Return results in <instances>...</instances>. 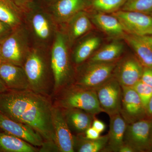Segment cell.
<instances>
[{
	"label": "cell",
	"mask_w": 152,
	"mask_h": 152,
	"mask_svg": "<svg viewBox=\"0 0 152 152\" xmlns=\"http://www.w3.org/2000/svg\"><path fill=\"white\" fill-rule=\"evenodd\" d=\"M47 96L30 89L7 90L0 93V113L32 128L45 141L56 143L52 121L53 106Z\"/></svg>",
	"instance_id": "1"
},
{
	"label": "cell",
	"mask_w": 152,
	"mask_h": 152,
	"mask_svg": "<svg viewBox=\"0 0 152 152\" xmlns=\"http://www.w3.org/2000/svg\"><path fill=\"white\" fill-rule=\"evenodd\" d=\"M66 34L57 31L52 46L50 66L53 77V90L59 91L67 86L71 76V67Z\"/></svg>",
	"instance_id": "2"
},
{
	"label": "cell",
	"mask_w": 152,
	"mask_h": 152,
	"mask_svg": "<svg viewBox=\"0 0 152 152\" xmlns=\"http://www.w3.org/2000/svg\"><path fill=\"white\" fill-rule=\"evenodd\" d=\"M27 21L37 42L42 45L48 43L57 32V23L49 12L32 1L23 10Z\"/></svg>",
	"instance_id": "3"
},
{
	"label": "cell",
	"mask_w": 152,
	"mask_h": 152,
	"mask_svg": "<svg viewBox=\"0 0 152 152\" xmlns=\"http://www.w3.org/2000/svg\"><path fill=\"white\" fill-rule=\"evenodd\" d=\"M68 86L63 89L57 107L62 109H80L95 116L104 112L98 101L96 90L75 85Z\"/></svg>",
	"instance_id": "4"
},
{
	"label": "cell",
	"mask_w": 152,
	"mask_h": 152,
	"mask_svg": "<svg viewBox=\"0 0 152 152\" xmlns=\"http://www.w3.org/2000/svg\"><path fill=\"white\" fill-rule=\"evenodd\" d=\"M23 67L27 77L29 89L47 96L50 88L48 68L46 59L40 49H30Z\"/></svg>",
	"instance_id": "5"
},
{
	"label": "cell",
	"mask_w": 152,
	"mask_h": 152,
	"mask_svg": "<svg viewBox=\"0 0 152 152\" xmlns=\"http://www.w3.org/2000/svg\"><path fill=\"white\" fill-rule=\"evenodd\" d=\"M28 32L23 24L0 43L3 61L23 66L30 50Z\"/></svg>",
	"instance_id": "6"
},
{
	"label": "cell",
	"mask_w": 152,
	"mask_h": 152,
	"mask_svg": "<svg viewBox=\"0 0 152 152\" xmlns=\"http://www.w3.org/2000/svg\"><path fill=\"white\" fill-rule=\"evenodd\" d=\"M117 61L110 62H89L80 72L74 85L96 90L113 75Z\"/></svg>",
	"instance_id": "7"
},
{
	"label": "cell",
	"mask_w": 152,
	"mask_h": 152,
	"mask_svg": "<svg viewBox=\"0 0 152 152\" xmlns=\"http://www.w3.org/2000/svg\"><path fill=\"white\" fill-rule=\"evenodd\" d=\"M124 142L134 152H152V119L127 124Z\"/></svg>",
	"instance_id": "8"
},
{
	"label": "cell",
	"mask_w": 152,
	"mask_h": 152,
	"mask_svg": "<svg viewBox=\"0 0 152 152\" xmlns=\"http://www.w3.org/2000/svg\"><path fill=\"white\" fill-rule=\"evenodd\" d=\"M98 101L104 112L109 115L120 113L122 87L114 75L96 89Z\"/></svg>",
	"instance_id": "9"
},
{
	"label": "cell",
	"mask_w": 152,
	"mask_h": 152,
	"mask_svg": "<svg viewBox=\"0 0 152 152\" xmlns=\"http://www.w3.org/2000/svg\"><path fill=\"white\" fill-rule=\"evenodd\" d=\"M119 21L126 34L152 35V16L142 13L119 10L112 14Z\"/></svg>",
	"instance_id": "10"
},
{
	"label": "cell",
	"mask_w": 152,
	"mask_h": 152,
	"mask_svg": "<svg viewBox=\"0 0 152 152\" xmlns=\"http://www.w3.org/2000/svg\"><path fill=\"white\" fill-rule=\"evenodd\" d=\"M122 87L120 113L127 124L148 118L146 109L132 87Z\"/></svg>",
	"instance_id": "11"
},
{
	"label": "cell",
	"mask_w": 152,
	"mask_h": 152,
	"mask_svg": "<svg viewBox=\"0 0 152 152\" xmlns=\"http://www.w3.org/2000/svg\"><path fill=\"white\" fill-rule=\"evenodd\" d=\"M52 116L56 142L59 151L75 152V136L68 126L63 110L57 106H53Z\"/></svg>",
	"instance_id": "12"
},
{
	"label": "cell",
	"mask_w": 152,
	"mask_h": 152,
	"mask_svg": "<svg viewBox=\"0 0 152 152\" xmlns=\"http://www.w3.org/2000/svg\"><path fill=\"white\" fill-rule=\"evenodd\" d=\"M91 0H55L50 4L49 12L57 24H66L76 14L90 7Z\"/></svg>",
	"instance_id": "13"
},
{
	"label": "cell",
	"mask_w": 152,
	"mask_h": 152,
	"mask_svg": "<svg viewBox=\"0 0 152 152\" xmlns=\"http://www.w3.org/2000/svg\"><path fill=\"white\" fill-rule=\"evenodd\" d=\"M143 68L136 56H129L117 63L113 75L121 86L133 87L140 80Z\"/></svg>",
	"instance_id": "14"
},
{
	"label": "cell",
	"mask_w": 152,
	"mask_h": 152,
	"mask_svg": "<svg viewBox=\"0 0 152 152\" xmlns=\"http://www.w3.org/2000/svg\"><path fill=\"white\" fill-rule=\"evenodd\" d=\"M0 129L36 147L42 145L44 141L42 136L29 126L18 122L0 113Z\"/></svg>",
	"instance_id": "15"
},
{
	"label": "cell",
	"mask_w": 152,
	"mask_h": 152,
	"mask_svg": "<svg viewBox=\"0 0 152 152\" xmlns=\"http://www.w3.org/2000/svg\"><path fill=\"white\" fill-rule=\"evenodd\" d=\"M0 78L8 89H29L27 77L23 66L2 61L0 64Z\"/></svg>",
	"instance_id": "16"
},
{
	"label": "cell",
	"mask_w": 152,
	"mask_h": 152,
	"mask_svg": "<svg viewBox=\"0 0 152 152\" xmlns=\"http://www.w3.org/2000/svg\"><path fill=\"white\" fill-rule=\"evenodd\" d=\"M123 39L132 49L143 66H152L151 35H134L126 33Z\"/></svg>",
	"instance_id": "17"
},
{
	"label": "cell",
	"mask_w": 152,
	"mask_h": 152,
	"mask_svg": "<svg viewBox=\"0 0 152 152\" xmlns=\"http://www.w3.org/2000/svg\"><path fill=\"white\" fill-rule=\"evenodd\" d=\"M110 130L105 151L118 152L124 144V138L127 123L120 113L110 116Z\"/></svg>",
	"instance_id": "18"
},
{
	"label": "cell",
	"mask_w": 152,
	"mask_h": 152,
	"mask_svg": "<svg viewBox=\"0 0 152 152\" xmlns=\"http://www.w3.org/2000/svg\"><path fill=\"white\" fill-rule=\"evenodd\" d=\"M66 34L68 42L72 43L87 34L92 28L91 20L86 10L81 11L67 23Z\"/></svg>",
	"instance_id": "19"
},
{
	"label": "cell",
	"mask_w": 152,
	"mask_h": 152,
	"mask_svg": "<svg viewBox=\"0 0 152 152\" xmlns=\"http://www.w3.org/2000/svg\"><path fill=\"white\" fill-rule=\"evenodd\" d=\"M91 20L99 29L109 37L123 39L126 34L119 21L113 15L97 12L92 16Z\"/></svg>",
	"instance_id": "20"
},
{
	"label": "cell",
	"mask_w": 152,
	"mask_h": 152,
	"mask_svg": "<svg viewBox=\"0 0 152 152\" xmlns=\"http://www.w3.org/2000/svg\"><path fill=\"white\" fill-rule=\"evenodd\" d=\"M69 127L78 134L91 126L95 115L78 109H62Z\"/></svg>",
	"instance_id": "21"
},
{
	"label": "cell",
	"mask_w": 152,
	"mask_h": 152,
	"mask_svg": "<svg viewBox=\"0 0 152 152\" xmlns=\"http://www.w3.org/2000/svg\"><path fill=\"white\" fill-rule=\"evenodd\" d=\"M36 147L10 134L0 133V152H37Z\"/></svg>",
	"instance_id": "22"
},
{
	"label": "cell",
	"mask_w": 152,
	"mask_h": 152,
	"mask_svg": "<svg viewBox=\"0 0 152 152\" xmlns=\"http://www.w3.org/2000/svg\"><path fill=\"white\" fill-rule=\"evenodd\" d=\"M22 9L11 0H0V20L14 29L22 23Z\"/></svg>",
	"instance_id": "23"
},
{
	"label": "cell",
	"mask_w": 152,
	"mask_h": 152,
	"mask_svg": "<svg viewBox=\"0 0 152 152\" xmlns=\"http://www.w3.org/2000/svg\"><path fill=\"white\" fill-rule=\"evenodd\" d=\"M124 45L119 41L110 43L97 51L91 56L89 62H110L117 61L122 53Z\"/></svg>",
	"instance_id": "24"
},
{
	"label": "cell",
	"mask_w": 152,
	"mask_h": 152,
	"mask_svg": "<svg viewBox=\"0 0 152 152\" xmlns=\"http://www.w3.org/2000/svg\"><path fill=\"white\" fill-rule=\"evenodd\" d=\"M101 43L99 37L93 36L83 40L76 47L73 55L74 62L80 64L90 58Z\"/></svg>",
	"instance_id": "25"
},
{
	"label": "cell",
	"mask_w": 152,
	"mask_h": 152,
	"mask_svg": "<svg viewBox=\"0 0 152 152\" xmlns=\"http://www.w3.org/2000/svg\"><path fill=\"white\" fill-rule=\"evenodd\" d=\"M108 135L100 137L95 140L86 138L82 134L75 136V151L98 152L104 149L108 142Z\"/></svg>",
	"instance_id": "26"
},
{
	"label": "cell",
	"mask_w": 152,
	"mask_h": 152,
	"mask_svg": "<svg viewBox=\"0 0 152 152\" xmlns=\"http://www.w3.org/2000/svg\"><path fill=\"white\" fill-rule=\"evenodd\" d=\"M127 0H91L90 7L98 12L114 13L121 10Z\"/></svg>",
	"instance_id": "27"
},
{
	"label": "cell",
	"mask_w": 152,
	"mask_h": 152,
	"mask_svg": "<svg viewBox=\"0 0 152 152\" xmlns=\"http://www.w3.org/2000/svg\"><path fill=\"white\" fill-rule=\"evenodd\" d=\"M121 10L151 15L152 13V0H127Z\"/></svg>",
	"instance_id": "28"
},
{
	"label": "cell",
	"mask_w": 152,
	"mask_h": 152,
	"mask_svg": "<svg viewBox=\"0 0 152 152\" xmlns=\"http://www.w3.org/2000/svg\"><path fill=\"white\" fill-rule=\"evenodd\" d=\"M132 88L139 95L146 109L148 102L152 96V87L140 80Z\"/></svg>",
	"instance_id": "29"
},
{
	"label": "cell",
	"mask_w": 152,
	"mask_h": 152,
	"mask_svg": "<svg viewBox=\"0 0 152 152\" xmlns=\"http://www.w3.org/2000/svg\"><path fill=\"white\" fill-rule=\"evenodd\" d=\"M14 29L8 24L0 20V43L9 37Z\"/></svg>",
	"instance_id": "30"
},
{
	"label": "cell",
	"mask_w": 152,
	"mask_h": 152,
	"mask_svg": "<svg viewBox=\"0 0 152 152\" xmlns=\"http://www.w3.org/2000/svg\"><path fill=\"white\" fill-rule=\"evenodd\" d=\"M140 80L152 87V66L144 67Z\"/></svg>",
	"instance_id": "31"
},
{
	"label": "cell",
	"mask_w": 152,
	"mask_h": 152,
	"mask_svg": "<svg viewBox=\"0 0 152 152\" xmlns=\"http://www.w3.org/2000/svg\"><path fill=\"white\" fill-rule=\"evenodd\" d=\"M40 147L39 152H60L56 143L51 141H45Z\"/></svg>",
	"instance_id": "32"
},
{
	"label": "cell",
	"mask_w": 152,
	"mask_h": 152,
	"mask_svg": "<svg viewBox=\"0 0 152 152\" xmlns=\"http://www.w3.org/2000/svg\"><path fill=\"white\" fill-rule=\"evenodd\" d=\"M85 137L90 140H95L99 137L100 133L92 126L88 128L85 133Z\"/></svg>",
	"instance_id": "33"
},
{
	"label": "cell",
	"mask_w": 152,
	"mask_h": 152,
	"mask_svg": "<svg viewBox=\"0 0 152 152\" xmlns=\"http://www.w3.org/2000/svg\"><path fill=\"white\" fill-rule=\"evenodd\" d=\"M91 126L100 134L104 132L106 128L105 124L103 122L95 118L93 120Z\"/></svg>",
	"instance_id": "34"
},
{
	"label": "cell",
	"mask_w": 152,
	"mask_h": 152,
	"mask_svg": "<svg viewBox=\"0 0 152 152\" xmlns=\"http://www.w3.org/2000/svg\"><path fill=\"white\" fill-rule=\"evenodd\" d=\"M23 10L24 9L28 4L31 0H11Z\"/></svg>",
	"instance_id": "35"
},
{
	"label": "cell",
	"mask_w": 152,
	"mask_h": 152,
	"mask_svg": "<svg viewBox=\"0 0 152 152\" xmlns=\"http://www.w3.org/2000/svg\"><path fill=\"white\" fill-rule=\"evenodd\" d=\"M146 112L148 118L152 119V96L146 107Z\"/></svg>",
	"instance_id": "36"
},
{
	"label": "cell",
	"mask_w": 152,
	"mask_h": 152,
	"mask_svg": "<svg viewBox=\"0 0 152 152\" xmlns=\"http://www.w3.org/2000/svg\"><path fill=\"white\" fill-rule=\"evenodd\" d=\"M119 152H134V151L133 150L132 148H131L130 146L126 144H124L121 148L120 149Z\"/></svg>",
	"instance_id": "37"
},
{
	"label": "cell",
	"mask_w": 152,
	"mask_h": 152,
	"mask_svg": "<svg viewBox=\"0 0 152 152\" xmlns=\"http://www.w3.org/2000/svg\"><path fill=\"white\" fill-rule=\"evenodd\" d=\"M8 90L2 80L0 78V93L4 92Z\"/></svg>",
	"instance_id": "38"
},
{
	"label": "cell",
	"mask_w": 152,
	"mask_h": 152,
	"mask_svg": "<svg viewBox=\"0 0 152 152\" xmlns=\"http://www.w3.org/2000/svg\"><path fill=\"white\" fill-rule=\"evenodd\" d=\"M3 61L2 58L1 54V47H0V64Z\"/></svg>",
	"instance_id": "39"
},
{
	"label": "cell",
	"mask_w": 152,
	"mask_h": 152,
	"mask_svg": "<svg viewBox=\"0 0 152 152\" xmlns=\"http://www.w3.org/2000/svg\"><path fill=\"white\" fill-rule=\"evenodd\" d=\"M44 1H45L46 2H48L50 4V3H51L52 2H53L54 1H55V0H44Z\"/></svg>",
	"instance_id": "40"
},
{
	"label": "cell",
	"mask_w": 152,
	"mask_h": 152,
	"mask_svg": "<svg viewBox=\"0 0 152 152\" xmlns=\"http://www.w3.org/2000/svg\"><path fill=\"white\" fill-rule=\"evenodd\" d=\"M151 15L152 16V13L151 14Z\"/></svg>",
	"instance_id": "41"
},
{
	"label": "cell",
	"mask_w": 152,
	"mask_h": 152,
	"mask_svg": "<svg viewBox=\"0 0 152 152\" xmlns=\"http://www.w3.org/2000/svg\"><path fill=\"white\" fill-rule=\"evenodd\" d=\"M151 36H152V35H151Z\"/></svg>",
	"instance_id": "42"
}]
</instances>
